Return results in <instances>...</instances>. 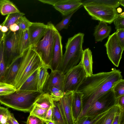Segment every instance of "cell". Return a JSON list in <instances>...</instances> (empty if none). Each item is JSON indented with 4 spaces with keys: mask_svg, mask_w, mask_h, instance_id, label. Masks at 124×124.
Here are the masks:
<instances>
[{
    "mask_svg": "<svg viewBox=\"0 0 124 124\" xmlns=\"http://www.w3.org/2000/svg\"><path fill=\"white\" fill-rule=\"evenodd\" d=\"M86 77L81 60L77 65L64 74L63 92L77 91Z\"/></svg>",
    "mask_w": 124,
    "mask_h": 124,
    "instance_id": "ba28073f",
    "label": "cell"
},
{
    "mask_svg": "<svg viewBox=\"0 0 124 124\" xmlns=\"http://www.w3.org/2000/svg\"><path fill=\"white\" fill-rule=\"evenodd\" d=\"M46 124H55L52 121H44Z\"/></svg>",
    "mask_w": 124,
    "mask_h": 124,
    "instance_id": "f907efd6",
    "label": "cell"
},
{
    "mask_svg": "<svg viewBox=\"0 0 124 124\" xmlns=\"http://www.w3.org/2000/svg\"><path fill=\"white\" fill-rule=\"evenodd\" d=\"M115 98L117 99L124 96V80L122 79L118 82L112 88Z\"/></svg>",
    "mask_w": 124,
    "mask_h": 124,
    "instance_id": "4dcf8cb0",
    "label": "cell"
},
{
    "mask_svg": "<svg viewBox=\"0 0 124 124\" xmlns=\"http://www.w3.org/2000/svg\"><path fill=\"white\" fill-rule=\"evenodd\" d=\"M82 93L77 91L73 92L72 95L71 108L74 123L77 121L81 115L83 110Z\"/></svg>",
    "mask_w": 124,
    "mask_h": 124,
    "instance_id": "e0dca14e",
    "label": "cell"
},
{
    "mask_svg": "<svg viewBox=\"0 0 124 124\" xmlns=\"http://www.w3.org/2000/svg\"><path fill=\"white\" fill-rule=\"evenodd\" d=\"M115 32L122 46L124 49V29L116 30Z\"/></svg>",
    "mask_w": 124,
    "mask_h": 124,
    "instance_id": "60d3db41",
    "label": "cell"
},
{
    "mask_svg": "<svg viewBox=\"0 0 124 124\" xmlns=\"http://www.w3.org/2000/svg\"><path fill=\"white\" fill-rule=\"evenodd\" d=\"M82 5L92 18L110 24L118 16L116 8L91 0L82 1Z\"/></svg>",
    "mask_w": 124,
    "mask_h": 124,
    "instance_id": "8992f818",
    "label": "cell"
},
{
    "mask_svg": "<svg viewBox=\"0 0 124 124\" xmlns=\"http://www.w3.org/2000/svg\"><path fill=\"white\" fill-rule=\"evenodd\" d=\"M60 0H39L38 1L44 3L52 5L53 6L60 1Z\"/></svg>",
    "mask_w": 124,
    "mask_h": 124,
    "instance_id": "ee69618b",
    "label": "cell"
},
{
    "mask_svg": "<svg viewBox=\"0 0 124 124\" xmlns=\"http://www.w3.org/2000/svg\"><path fill=\"white\" fill-rule=\"evenodd\" d=\"M32 23L23 16L18 20L16 23L19 26V30L22 31H24L28 30Z\"/></svg>",
    "mask_w": 124,
    "mask_h": 124,
    "instance_id": "836d02e7",
    "label": "cell"
},
{
    "mask_svg": "<svg viewBox=\"0 0 124 124\" xmlns=\"http://www.w3.org/2000/svg\"><path fill=\"white\" fill-rule=\"evenodd\" d=\"M116 105L120 109L124 110V96H120L117 99Z\"/></svg>",
    "mask_w": 124,
    "mask_h": 124,
    "instance_id": "7bdbcfd3",
    "label": "cell"
},
{
    "mask_svg": "<svg viewBox=\"0 0 124 124\" xmlns=\"http://www.w3.org/2000/svg\"><path fill=\"white\" fill-rule=\"evenodd\" d=\"M20 11L12 2L9 0H2L0 1V14L2 16L19 12Z\"/></svg>",
    "mask_w": 124,
    "mask_h": 124,
    "instance_id": "603a6c76",
    "label": "cell"
},
{
    "mask_svg": "<svg viewBox=\"0 0 124 124\" xmlns=\"http://www.w3.org/2000/svg\"><path fill=\"white\" fill-rule=\"evenodd\" d=\"M48 25L43 23L32 22L28 31L31 48L36 46L44 36Z\"/></svg>",
    "mask_w": 124,
    "mask_h": 124,
    "instance_id": "7c38bea8",
    "label": "cell"
},
{
    "mask_svg": "<svg viewBox=\"0 0 124 124\" xmlns=\"http://www.w3.org/2000/svg\"><path fill=\"white\" fill-rule=\"evenodd\" d=\"M47 29L42 39L35 47L31 48L39 55L43 63L50 66L52 59L55 35L57 31L51 22L48 23Z\"/></svg>",
    "mask_w": 124,
    "mask_h": 124,
    "instance_id": "5b68a950",
    "label": "cell"
},
{
    "mask_svg": "<svg viewBox=\"0 0 124 124\" xmlns=\"http://www.w3.org/2000/svg\"><path fill=\"white\" fill-rule=\"evenodd\" d=\"M81 63L86 72L87 77L93 74V61L92 52L89 48L83 50L81 60Z\"/></svg>",
    "mask_w": 124,
    "mask_h": 124,
    "instance_id": "d6986e66",
    "label": "cell"
},
{
    "mask_svg": "<svg viewBox=\"0 0 124 124\" xmlns=\"http://www.w3.org/2000/svg\"><path fill=\"white\" fill-rule=\"evenodd\" d=\"M73 92H67L58 102L59 107L65 124H74L71 102Z\"/></svg>",
    "mask_w": 124,
    "mask_h": 124,
    "instance_id": "8fae6325",
    "label": "cell"
},
{
    "mask_svg": "<svg viewBox=\"0 0 124 124\" xmlns=\"http://www.w3.org/2000/svg\"><path fill=\"white\" fill-rule=\"evenodd\" d=\"M64 74L58 70H51L43 88L44 93H47L52 87H55L63 92Z\"/></svg>",
    "mask_w": 124,
    "mask_h": 124,
    "instance_id": "4fadbf2b",
    "label": "cell"
},
{
    "mask_svg": "<svg viewBox=\"0 0 124 124\" xmlns=\"http://www.w3.org/2000/svg\"><path fill=\"white\" fill-rule=\"evenodd\" d=\"M31 48L28 30L22 31L19 46V54L21 56L24 52L28 48Z\"/></svg>",
    "mask_w": 124,
    "mask_h": 124,
    "instance_id": "484cf974",
    "label": "cell"
},
{
    "mask_svg": "<svg viewBox=\"0 0 124 124\" xmlns=\"http://www.w3.org/2000/svg\"><path fill=\"white\" fill-rule=\"evenodd\" d=\"M117 102V99L115 98L112 88L92 104L88 108L85 115L93 116L104 112L116 105Z\"/></svg>",
    "mask_w": 124,
    "mask_h": 124,
    "instance_id": "9c48e42d",
    "label": "cell"
},
{
    "mask_svg": "<svg viewBox=\"0 0 124 124\" xmlns=\"http://www.w3.org/2000/svg\"><path fill=\"white\" fill-rule=\"evenodd\" d=\"M45 123L44 121L41 119L30 115L27 118L26 124H44Z\"/></svg>",
    "mask_w": 124,
    "mask_h": 124,
    "instance_id": "f35d334b",
    "label": "cell"
},
{
    "mask_svg": "<svg viewBox=\"0 0 124 124\" xmlns=\"http://www.w3.org/2000/svg\"><path fill=\"white\" fill-rule=\"evenodd\" d=\"M51 107L48 108L44 116L43 120L52 121V110Z\"/></svg>",
    "mask_w": 124,
    "mask_h": 124,
    "instance_id": "b9f144b4",
    "label": "cell"
},
{
    "mask_svg": "<svg viewBox=\"0 0 124 124\" xmlns=\"http://www.w3.org/2000/svg\"><path fill=\"white\" fill-rule=\"evenodd\" d=\"M11 113L7 108L0 106V124H6Z\"/></svg>",
    "mask_w": 124,
    "mask_h": 124,
    "instance_id": "d590c367",
    "label": "cell"
},
{
    "mask_svg": "<svg viewBox=\"0 0 124 124\" xmlns=\"http://www.w3.org/2000/svg\"><path fill=\"white\" fill-rule=\"evenodd\" d=\"M3 26L2 23L0 24V31H1V28Z\"/></svg>",
    "mask_w": 124,
    "mask_h": 124,
    "instance_id": "816d5d0a",
    "label": "cell"
},
{
    "mask_svg": "<svg viewBox=\"0 0 124 124\" xmlns=\"http://www.w3.org/2000/svg\"><path fill=\"white\" fill-rule=\"evenodd\" d=\"M42 93L39 91L16 90L10 94L0 96V103L16 110L30 112L35 100Z\"/></svg>",
    "mask_w": 124,
    "mask_h": 124,
    "instance_id": "3957f363",
    "label": "cell"
},
{
    "mask_svg": "<svg viewBox=\"0 0 124 124\" xmlns=\"http://www.w3.org/2000/svg\"><path fill=\"white\" fill-rule=\"evenodd\" d=\"M4 33H2L1 31H0V45L1 41L4 36Z\"/></svg>",
    "mask_w": 124,
    "mask_h": 124,
    "instance_id": "c3c4849f",
    "label": "cell"
},
{
    "mask_svg": "<svg viewBox=\"0 0 124 124\" xmlns=\"http://www.w3.org/2000/svg\"><path fill=\"white\" fill-rule=\"evenodd\" d=\"M52 121L55 124H65L59 107L58 101H54V105L52 108Z\"/></svg>",
    "mask_w": 124,
    "mask_h": 124,
    "instance_id": "4316f807",
    "label": "cell"
},
{
    "mask_svg": "<svg viewBox=\"0 0 124 124\" xmlns=\"http://www.w3.org/2000/svg\"><path fill=\"white\" fill-rule=\"evenodd\" d=\"M104 45L109 60L114 65L118 67L124 49L122 46L116 32L109 36Z\"/></svg>",
    "mask_w": 124,
    "mask_h": 124,
    "instance_id": "30bf717a",
    "label": "cell"
},
{
    "mask_svg": "<svg viewBox=\"0 0 124 124\" xmlns=\"http://www.w3.org/2000/svg\"><path fill=\"white\" fill-rule=\"evenodd\" d=\"M62 37L57 31L56 33L53 56L50 66L51 70H57L62 62L63 56Z\"/></svg>",
    "mask_w": 124,
    "mask_h": 124,
    "instance_id": "5bb4252c",
    "label": "cell"
},
{
    "mask_svg": "<svg viewBox=\"0 0 124 124\" xmlns=\"http://www.w3.org/2000/svg\"><path fill=\"white\" fill-rule=\"evenodd\" d=\"M1 0H0V1Z\"/></svg>",
    "mask_w": 124,
    "mask_h": 124,
    "instance_id": "f5cc1de1",
    "label": "cell"
},
{
    "mask_svg": "<svg viewBox=\"0 0 124 124\" xmlns=\"http://www.w3.org/2000/svg\"><path fill=\"white\" fill-rule=\"evenodd\" d=\"M84 36L83 33L79 32L68 39L65 53L57 70L65 74L79 63L83 51L82 46Z\"/></svg>",
    "mask_w": 124,
    "mask_h": 124,
    "instance_id": "7a4b0ae2",
    "label": "cell"
},
{
    "mask_svg": "<svg viewBox=\"0 0 124 124\" xmlns=\"http://www.w3.org/2000/svg\"><path fill=\"white\" fill-rule=\"evenodd\" d=\"M82 5L80 0H60L54 7L65 16L78 10Z\"/></svg>",
    "mask_w": 124,
    "mask_h": 124,
    "instance_id": "9a60e30c",
    "label": "cell"
},
{
    "mask_svg": "<svg viewBox=\"0 0 124 124\" xmlns=\"http://www.w3.org/2000/svg\"><path fill=\"white\" fill-rule=\"evenodd\" d=\"M15 86L3 82H0V96L8 95L15 92Z\"/></svg>",
    "mask_w": 124,
    "mask_h": 124,
    "instance_id": "f546056e",
    "label": "cell"
},
{
    "mask_svg": "<svg viewBox=\"0 0 124 124\" xmlns=\"http://www.w3.org/2000/svg\"><path fill=\"white\" fill-rule=\"evenodd\" d=\"M113 22L116 30L124 29V12L119 14Z\"/></svg>",
    "mask_w": 124,
    "mask_h": 124,
    "instance_id": "8d00e7d4",
    "label": "cell"
},
{
    "mask_svg": "<svg viewBox=\"0 0 124 124\" xmlns=\"http://www.w3.org/2000/svg\"><path fill=\"white\" fill-rule=\"evenodd\" d=\"M112 124H124V110L121 109L120 112L115 117Z\"/></svg>",
    "mask_w": 124,
    "mask_h": 124,
    "instance_id": "ab89813d",
    "label": "cell"
},
{
    "mask_svg": "<svg viewBox=\"0 0 124 124\" xmlns=\"http://www.w3.org/2000/svg\"><path fill=\"white\" fill-rule=\"evenodd\" d=\"M122 79L121 72L115 68L109 72H99L86 77L77 91L83 94V110L79 118L84 116L92 104Z\"/></svg>",
    "mask_w": 124,
    "mask_h": 124,
    "instance_id": "6da1fadb",
    "label": "cell"
},
{
    "mask_svg": "<svg viewBox=\"0 0 124 124\" xmlns=\"http://www.w3.org/2000/svg\"><path fill=\"white\" fill-rule=\"evenodd\" d=\"M119 3L120 5H121L123 7L124 6V0H119Z\"/></svg>",
    "mask_w": 124,
    "mask_h": 124,
    "instance_id": "681fc988",
    "label": "cell"
},
{
    "mask_svg": "<svg viewBox=\"0 0 124 124\" xmlns=\"http://www.w3.org/2000/svg\"><path fill=\"white\" fill-rule=\"evenodd\" d=\"M54 101L50 95L48 93H44L41 94L36 99L34 106L44 109L52 108Z\"/></svg>",
    "mask_w": 124,
    "mask_h": 124,
    "instance_id": "7402d4cb",
    "label": "cell"
},
{
    "mask_svg": "<svg viewBox=\"0 0 124 124\" xmlns=\"http://www.w3.org/2000/svg\"><path fill=\"white\" fill-rule=\"evenodd\" d=\"M49 69L47 66L43 64L39 69L38 79V91L43 93V88L49 77L48 69Z\"/></svg>",
    "mask_w": 124,
    "mask_h": 124,
    "instance_id": "d4e9b609",
    "label": "cell"
},
{
    "mask_svg": "<svg viewBox=\"0 0 124 124\" xmlns=\"http://www.w3.org/2000/svg\"><path fill=\"white\" fill-rule=\"evenodd\" d=\"M106 111L98 114L92 116L84 115L79 117L74 124H95L96 122L108 111Z\"/></svg>",
    "mask_w": 124,
    "mask_h": 124,
    "instance_id": "cb8c5ba5",
    "label": "cell"
},
{
    "mask_svg": "<svg viewBox=\"0 0 124 124\" xmlns=\"http://www.w3.org/2000/svg\"><path fill=\"white\" fill-rule=\"evenodd\" d=\"M19 28L18 25L15 23L9 26V30L11 31L15 32L19 30Z\"/></svg>",
    "mask_w": 124,
    "mask_h": 124,
    "instance_id": "bcb514c9",
    "label": "cell"
},
{
    "mask_svg": "<svg viewBox=\"0 0 124 124\" xmlns=\"http://www.w3.org/2000/svg\"><path fill=\"white\" fill-rule=\"evenodd\" d=\"M111 30V27L107 23L100 21L98 24L95 27L93 34L96 42H101L109 36Z\"/></svg>",
    "mask_w": 124,
    "mask_h": 124,
    "instance_id": "ac0fdd59",
    "label": "cell"
},
{
    "mask_svg": "<svg viewBox=\"0 0 124 124\" xmlns=\"http://www.w3.org/2000/svg\"><path fill=\"white\" fill-rule=\"evenodd\" d=\"M9 30V28L8 27L3 25L1 28V31L3 33H5L7 32Z\"/></svg>",
    "mask_w": 124,
    "mask_h": 124,
    "instance_id": "7dc6e473",
    "label": "cell"
},
{
    "mask_svg": "<svg viewBox=\"0 0 124 124\" xmlns=\"http://www.w3.org/2000/svg\"><path fill=\"white\" fill-rule=\"evenodd\" d=\"M4 37V35L0 45V82H2L6 69L5 58Z\"/></svg>",
    "mask_w": 124,
    "mask_h": 124,
    "instance_id": "83f0119b",
    "label": "cell"
},
{
    "mask_svg": "<svg viewBox=\"0 0 124 124\" xmlns=\"http://www.w3.org/2000/svg\"><path fill=\"white\" fill-rule=\"evenodd\" d=\"M22 56L17 58L6 68L2 82L13 85L19 70Z\"/></svg>",
    "mask_w": 124,
    "mask_h": 124,
    "instance_id": "2e32d148",
    "label": "cell"
},
{
    "mask_svg": "<svg viewBox=\"0 0 124 124\" xmlns=\"http://www.w3.org/2000/svg\"><path fill=\"white\" fill-rule=\"evenodd\" d=\"M77 11L65 16L62 20L55 26L56 30L58 31H60L63 29H67L72 16Z\"/></svg>",
    "mask_w": 124,
    "mask_h": 124,
    "instance_id": "1f68e13d",
    "label": "cell"
},
{
    "mask_svg": "<svg viewBox=\"0 0 124 124\" xmlns=\"http://www.w3.org/2000/svg\"><path fill=\"white\" fill-rule=\"evenodd\" d=\"M92 1L102 3L109 6L116 8L120 5L119 3V0H92Z\"/></svg>",
    "mask_w": 124,
    "mask_h": 124,
    "instance_id": "74e56055",
    "label": "cell"
},
{
    "mask_svg": "<svg viewBox=\"0 0 124 124\" xmlns=\"http://www.w3.org/2000/svg\"><path fill=\"white\" fill-rule=\"evenodd\" d=\"M48 109L34 106L30 112V115L35 116L43 120L45 114Z\"/></svg>",
    "mask_w": 124,
    "mask_h": 124,
    "instance_id": "e575fe53",
    "label": "cell"
},
{
    "mask_svg": "<svg viewBox=\"0 0 124 124\" xmlns=\"http://www.w3.org/2000/svg\"><path fill=\"white\" fill-rule=\"evenodd\" d=\"M54 102L59 101L63 97L64 93L60 90L55 87L51 88L48 91Z\"/></svg>",
    "mask_w": 124,
    "mask_h": 124,
    "instance_id": "d6a6232c",
    "label": "cell"
},
{
    "mask_svg": "<svg viewBox=\"0 0 124 124\" xmlns=\"http://www.w3.org/2000/svg\"><path fill=\"white\" fill-rule=\"evenodd\" d=\"M43 64L40 57L32 48L26 50L22 56L13 84L16 90H19L27 79Z\"/></svg>",
    "mask_w": 124,
    "mask_h": 124,
    "instance_id": "277c9868",
    "label": "cell"
},
{
    "mask_svg": "<svg viewBox=\"0 0 124 124\" xmlns=\"http://www.w3.org/2000/svg\"><path fill=\"white\" fill-rule=\"evenodd\" d=\"M39 70H36L27 79L19 90L38 91Z\"/></svg>",
    "mask_w": 124,
    "mask_h": 124,
    "instance_id": "ffe728a7",
    "label": "cell"
},
{
    "mask_svg": "<svg viewBox=\"0 0 124 124\" xmlns=\"http://www.w3.org/2000/svg\"><path fill=\"white\" fill-rule=\"evenodd\" d=\"M22 31L19 30L15 32L9 30L4 33V55L6 68L20 56L19 46Z\"/></svg>",
    "mask_w": 124,
    "mask_h": 124,
    "instance_id": "52a82bcc",
    "label": "cell"
},
{
    "mask_svg": "<svg viewBox=\"0 0 124 124\" xmlns=\"http://www.w3.org/2000/svg\"><path fill=\"white\" fill-rule=\"evenodd\" d=\"M120 110V108L117 105L113 106L95 124H112L115 117Z\"/></svg>",
    "mask_w": 124,
    "mask_h": 124,
    "instance_id": "44dd1931",
    "label": "cell"
},
{
    "mask_svg": "<svg viewBox=\"0 0 124 124\" xmlns=\"http://www.w3.org/2000/svg\"><path fill=\"white\" fill-rule=\"evenodd\" d=\"M24 15V13L20 12L8 15L2 23L3 25L9 28L10 25L16 23L18 20Z\"/></svg>",
    "mask_w": 124,
    "mask_h": 124,
    "instance_id": "f1b7e54d",
    "label": "cell"
},
{
    "mask_svg": "<svg viewBox=\"0 0 124 124\" xmlns=\"http://www.w3.org/2000/svg\"><path fill=\"white\" fill-rule=\"evenodd\" d=\"M6 124H19L15 118L13 113H11L9 119Z\"/></svg>",
    "mask_w": 124,
    "mask_h": 124,
    "instance_id": "f6af8a7d",
    "label": "cell"
}]
</instances>
